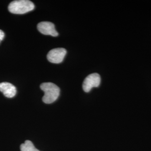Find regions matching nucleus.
Wrapping results in <instances>:
<instances>
[{"instance_id": "20e7f679", "label": "nucleus", "mask_w": 151, "mask_h": 151, "mask_svg": "<svg viewBox=\"0 0 151 151\" xmlns=\"http://www.w3.org/2000/svg\"><path fill=\"white\" fill-rule=\"evenodd\" d=\"M66 53L67 51L65 48L53 49L49 52L47 54V59L52 63L58 64L63 60Z\"/></svg>"}, {"instance_id": "423d86ee", "label": "nucleus", "mask_w": 151, "mask_h": 151, "mask_svg": "<svg viewBox=\"0 0 151 151\" xmlns=\"http://www.w3.org/2000/svg\"><path fill=\"white\" fill-rule=\"evenodd\" d=\"M0 91L3 93L6 97L12 98L16 94V88L15 86L9 82L0 83Z\"/></svg>"}, {"instance_id": "39448f33", "label": "nucleus", "mask_w": 151, "mask_h": 151, "mask_svg": "<svg viewBox=\"0 0 151 151\" xmlns=\"http://www.w3.org/2000/svg\"><path fill=\"white\" fill-rule=\"evenodd\" d=\"M38 30L44 35H49L52 37H57L58 33L56 31L54 24L48 22H41L38 24Z\"/></svg>"}, {"instance_id": "0eeeda50", "label": "nucleus", "mask_w": 151, "mask_h": 151, "mask_svg": "<svg viewBox=\"0 0 151 151\" xmlns=\"http://www.w3.org/2000/svg\"><path fill=\"white\" fill-rule=\"evenodd\" d=\"M21 151H39L37 149L30 140H26L20 146Z\"/></svg>"}, {"instance_id": "f03ea898", "label": "nucleus", "mask_w": 151, "mask_h": 151, "mask_svg": "<svg viewBox=\"0 0 151 151\" xmlns=\"http://www.w3.org/2000/svg\"><path fill=\"white\" fill-rule=\"evenodd\" d=\"M9 11L14 14H24L34 9V5L29 0H16L10 4Z\"/></svg>"}, {"instance_id": "f257e3e1", "label": "nucleus", "mask_w": 151, "mask_h": 151, "mask_svg": "<svg viewBox=\"0 0 151 151\" xmlns=\"http://www.w3.org/2000/svg\"><path fill=\"white\" fill-rule=\"evenodd\" d=\"M40 88L42 91L44 92L43 101L45 104H49L54 103L60 96V88L53 83H43L40 85Z\"/></svg>"}, {"instance_id": "7ed1b4c3", "label": "nucleus", "mask_w": 151, "mask_h": 151, "mask_svg": "<svg viewBox=\"0 0 151 151\" xmlns=\"http://www.w3.org/2000/svg\"><path fill=\"white\" fill-rule=\"evenodd\" d=\"M101 83V77L97 73H92L86 77L83 82L82 88L86 92L90 91L93 87L99 86Z\"/></svg>"}, {"instance_id": "6e6552de", "label": "nucleus", "mask_w": 151, "mask_h": 151, "mask_svg": "<svg viewBox=\"0 0 151 151\" xmlns=\"http://www.w3.org/2000/svg\"><path fill=\"white\" fill-rule=\"evenodd\" d=\"M5 37V34L4 32L1 30H0V43L1 42V41L4 39V38Z\"/></svg>"}]
</instances>
